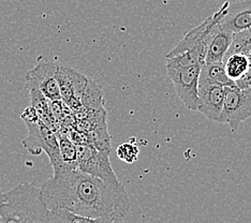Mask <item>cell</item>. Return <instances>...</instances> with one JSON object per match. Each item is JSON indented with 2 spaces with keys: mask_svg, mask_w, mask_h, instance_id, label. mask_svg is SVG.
I'll return each mask as SVG.
<instances>
[{
  "mask_svg": "<svg viewBox=\"0 0 251 223\" xmlns=\"http://www.w3.org/2000/svg\"><path fill=\"white\" fill-rule=\"evenodd\" d=\"M232 54H242L247 58H251V27L248 29L233 33L232 43L224 59Z\"/></svg>",
  "mask_w": 251,
  "mask_h": 223,
  "instance_id": "e0dca14e",
  "label": "cell"
},
{
  "mask_svg": "<svg viewBox=\"0 0 251 223\" xmlns=\"http://www.w3.org/2000/svg\"><path fill=\"white\" fill-rule=\"evenodd\" d=\"M116 153L122 161L131 164L139 159L140 148L133 142H126L117 147Z\"/></svg>",
  "mask_w": 251,
  "mask_h": 223,
  "instance_id": "ffe728a7",
  "label": "cell"
},
{
  "mask_svg": "<svg viewBox=\"0 0 251 223\" xmlns=\"http://www.w3.org/2000/svg\"><path fill=\"white\" fill-rule=\"evenodd\" d=\"M209 85H219L235 87L236 84L226 75L224 62H204L199 75L198 87Z\"/></svg>",
  "mask_w": 251,
  "mask_h": 223,
  "instance_id": "7c38bea8",
  "label": "cell"
},
{
  "mask_svg": "<svg viewBox=\"0 0 251 223\" xmlns=\"http://www.w3.org/2000/svg\"><path fill=\"white\" fill-rule=\"evenodd\" d=\"M58 139L60 157L64 164L65 172L77 169V150L76 145L65 134L56 132Z\"/></svg>",
  "mask_w": 251,
  "mask_h": 223,
  "instance_id": "9a60e30c",
  "label": "cell"
},
{
  "mask_svg": "<svg viewBox=\"0 0 251 223\" xmlns=\"http://www.w3.org/2000/svg\"><path fill=\"white\" fill-rule=\"evenodd\" d=\"M82 105L90 110H101L104 108V91L100 85L88 77L86 86L81 95Z\"/></svg>",
  "mask_w": 251,
  "mask_h": 223,
  "instance_id": "5bb4252c",
  "label": "cell"
},
{
  "mask_svg": "<svg viewBox=\"0 0 251 223\" xmlns=\"http://www.w3.org/2000/svg\"><path fill=\"white\" fill-rule=\"evenodd\" d=\"M76 150L77 169L79 171L103 180L119 181L112 168L110 152L99 150L90 145H76Z\"/></svg>",
  "mask_w": 251,
  "mask_h": 223,
  "instance_id": "5b68a950",
  "label": "cell"
},
{
  "mask_svg": "<svg viewBox=\"0 0 251 223\" xmlns=\"http://www.w3.org/2000/svg\"><path fill=\"white\" fill-rule=\"evenodd\" d=\"M48 222H52V223H91V222H96V221L91 218H86V217L74 214L70 210L62 209V208H56V209H49Z\"/></svg>",
  "mask_w": 251,
  "mask_h": 223,
  "instance_id": "d6986e66",
  "label": "cell"
},
{
  "mask_svg": "<svg viewBox=\"0 0 251 223\" xmlns=\"http://www.w3.org/2000/svg\"><path fill=\"white\" fill-rule=\"evenodd\" d=\"M198 112L203 114L208 120L218 123L225 101L224 86H201V87H198Z\"/></svg>",
  "mask_w": 251,
  "mask_h": 223,
  "instance_id": "9c48e42d",
  "label": "cell"
},
{
  "mask_svg": "<svg viewBox=\"0 0 251 223\" xmlns=\"http://www.w3.org/2000/svg\"><path fill=\"white\" fill-rule=\"evenodd\" d=\"M40 190L49 209H67L97 223L122 222L131 209L121 181L103 180L78 169L54 175Z\"/></svg>",
  "mask_w": 251,
  "mask_h": 223,
  "instance_id": "6da1fadb",
  "label": "cell"
},
{
  "mask_svg": "<svg viewBox=\"0 0 251 223\" xmlns=\"http://www.w3.org/2000/svg\"><path fill=\"white\" fill-rule=\"evenodd\" d=\"M25 124L28 129V136L22 141V144L32 156H39L42 152L41 123L39 120L38 123H25Z\"/></svg>",
  "mask_w": 251,
  "mask_h": 223,
  "instance_id": "ac0fdd59",
  "label": "cell"
},
{
  "mask_svg": "<svg viewBox=\"0 0 251 223\" xmlns=\"http://www.w3.org/2000/svg\"><path fill=\"white\" fill-rule=\"evenodd\" d=\"M29 93L31 106L35 107V110L37 111L39 115V119L56 133L59 129V124L56 122V119L52 115V113H50L49 99L37 88H30Z\"/></svg>",
  "mask_w": 251,
  "mask_h": 223,
  "instance_id": "4fadbf2b",
  "label": "cell"
},
{
  "mask_svg": "<svg viewBox=\"0 0 251 223\" xmlns=\"http://www.w3.org/2000/svg\"><path fill=\"white\" fill-rule=\"evenodd\" d=\"M21 118L24 120V123H38L39 122V115L37 111L33 106L26 107L23 113L21 114Z\"/></svg>",
  "mask_w": 251,
  "mask_h": 223,
  "instance_id": "44dd1931",
  "label": "cell"
},
{
  "mask_svg": "<svg viewBox=\"0 0 251 223\" xmlns=\"http://www.w3.org/2000/svg\"><path fill=\"white\" fill-rule=\"evenodd\" d=\"M224 29L236 33L251 27V0H237L230 3L226 15L219 22Z\"/></svg>",
  "mask_w": 251,
  "mask_h": 223,
  "instance_id": "30bf717a",
  "label": "cell"
},
{
  "mask_svg": "<svg viewBox=\"0 0 251 223\" xmlns=\"http://www.w3.org/2000/svg\"><path fill=\"white\" fill-rule=\"evenodd\" d=\"M251 117V88L241 89L237 86L225 87L224 107L219 118L221 124H227L236 131L242 123Z\"/></svg>",
  "mask_w": 251,
  "mask_h": 223,
  "instance_id": "277c9868",
  "label": "cell"
},
{
  "mask_svg": "<svg viewBox=\"0 0 251 223\" xmlns=\"http://www.w3.org/2000/svg\"><path fill=\"white\" fill-rule=\"evenodd\" d=\"M58 64L43 60L27 72L25 76V88H37L49 100H60L59 86L57 83L56 72Z\"/></svg>",
  "mask_w": 251,
  "mask_h": 223,
  "instance_id": "52a82bcc",
  "label": "cell"
},
{
  "mask_svg": "<svg viewBox=\"0 0 251 223\" xmlns=\"http://www.w3.org/2000/svg\"><path fill=\"white\" fill-rule=\"evenodd\" d=\"M56 78L59 86L61 100L66 103L72 113L75 112L82 106L79 98L87 84L88 77L72 68L58 64Z\"/></svg>",
  "mask_w": 251,
  "mask_h": 223,
  "instance_id": "ba28073f",
  "label": "cell"
},
{
  "mask_svg": "<svg viewBox=\"0 0 251 223\" xmlns=\"http://www.w3.org/2000/svg\"><path fill=\"white\" fill-rule=\"evenodd\" d=\"M224 67L226 75L236 82L248 70V58L242 54H232L224 59Z\"/></svg>",
  "mask_w": 251,
  "mask_h": 223,
  "instance_id": "2e32d148",
  "label": "cell"
},
{
  "mask_svg": "<svg viewBox=\"0 0 251 223\" xmlns=\"http://www.w3.org/2000/svg\"><path fill=\"white\" fill-rule=\"evenodd\" d=\"M230 2L226 1L221 5V8L215 12L212 16L207 17L201 25L197 26L196 28H192L191 30L188 31L184 38L175 45V47L171 50L169 53L165 55V58L171 56H175L177 54L185 53L188 50H206V41L207 37L213 29V27L218 24L220 20L224 17L227 11V7H229Z\"/></svg>",
  "mask_w": 251,
  "mask_h": 223,
  "instance_id": "8992f818",
  "label": "cell"
},
{
  "mask_svg": "<svg viewBox=\"0 0 251 223\" xmlns=\"http://www.w3.org/2000/svg\"><path fill=\"white\" fill-rule=\"evenodd\" d=\"M3 199H4V193H2L1 190H0V205L2 204ZM0 223H1V218H0Z\"/></svg>",
  "mask_w": 251,
  "mask_h": 223,
  "instance_id": "7402d4cb",
  "label": "cell"
},
{
  "mask_svg": "<svg viewBox=\"0 0 251 223\" xmlns=\"http://www.w3.org/2000/svg\"><path fill=\"white\" fill-rule=\"evenodd\" d=\"M205 53V50H193L167 57V72L176 94L186 107L193 112H198V83Z\"/></svg>",
  "mask_w": 251,
  "mask_h": 223,
  "instance_id": "3957f363",
  "label": "cell"
},
{
  "mask_svg": "<svg viewBox=\"0 0 251 223\" xmlns=\"http://www.w3.org/2000/svg\"><path fill=\"white\" fill-rule=\"evenodd\" d=\"M233 33L221 28L219 23L210 30L206 41L204 62H222L232 43Z\"/></svg>",
  "mask_w": 251,
  "mask_h": 223,
  "instance_id": "8fae6325",
  "label": "cell"
},
{
  "mask_svg": "<svg viewBox=\"0 0 251 223\" xmlns=\"http://www.w3.org/2000/svg\"><path fill=\"white\" fill-rule=\"evenodd\" d=\"M48 214L41 190L31 182L21 184L4 193L0 205L1 223H45Z\"/></svg>",
  "mask_w": 251,
  "mask_h": 223,
  "instance_id": "7a4b0ae2",
  "label": "cell"
}]
</instances>
